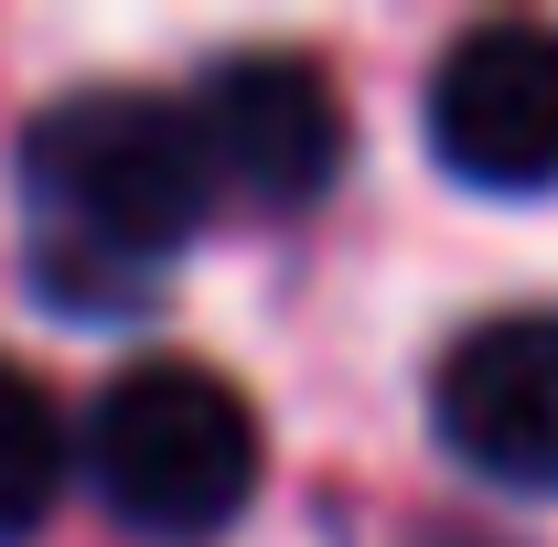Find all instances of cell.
<instances>
[{
	"mask_svg": "<svg viewBox=\"0 0 558 547\" xmlns=\"http://www.w3.org/2000/svg\"><path fill=\"white\" fill-rule=\"evenodd\" d=\"M65 473H75V429H65V409H54V387L0 354V547H22L54 515Z\"/></svg>",
	"mask_w": 558,
	"mask_h": 547,
	"instance_id": "obj_6",
	"label": "cell"
},
{
	"mask_svg": "<svg viewBox=\"0 0 558 547\" xmlns=\"http://www.w3.org/2000/svg\"><path fill=\"white\" fill-rule=\"evenodd\" d=\"M194 130H205L215 194H236V205H258V215L323 205L344 183V150H354L344 86L312 65V54H226V65H205Z\"/></svg>",
	"mask_w": 558,
	"mask_h": 547,
	"instance_id": "obj_4",
	"label": "cell"
},
{
	"mask_svg": "<svg viewBox=\"0 0 558 547\" xmlns=\"http://www.w3.org/2000/svg\"><path fill=\"white\" fill-rule=\"evenodd\" d=\"M22 205H33V247L54 258L44 290L86 301V279L150 290L172 269L215 194L194 97H150V86H75L22 130Z\"/></svg>",
	"mask_w": 558,
	"mask_h": 547,
	"instance_id": "obj_1",
	"label": "cell"
},
{
	"mask_svg": "<svg viewBox=\"0 0 558 547\" xmlns=\"http://www.w3.org/2000/svg\"><path fill=\"white\" fill-rule=\"evenodd\" d=\"M440 451L494 494H558V312H494L429 365Z\"/></svg>",
	"mask_w": 558,
	"mask_h": 547,
	"instance_id": "obj_5",
	"label": "cell"
},
{
	"mask_svg": "<svg viewBox=\"0 0 558 547\" xmlns=\"http://www.w3.org/2000/svg\"><path fill=\"white\" fill-rule=\"evenodd\" d=\"M418 547H505V537H418Z\"/></svg>",
	"mask_w": 558,
	"mask_h": 547,
	"instance_id": "obj_7",
	"label": "cell"
},
{
	"mask_svg": "<svg viewBox=\"0 0 558 547\" xmlns=\"http://www.w3.org/2000/svg\"><path fill=\"white\" fill-rule=\"evenodd\" d=\"M75 473L97 483V505L130 537L205 547L258 505L269 440H258V409L215 365H194V354H140V365H119L97 387V409L75 418Z\"/></svg>",
	"mask_w": 558,
	"mask_h": 547,
	"instance_id": "obj_2",
	"label": "cell"
},
{
	"mask_svg": "<svg viewBox=\"0 0 558 547\" xmlns=\"http://www.w3.org/2000/svg\"><path fill=\"white\" fill-rule=\"evenodd\" d=\"M418 130L473 194H558V22H473L429 65Z\"/></svg>",
	"mask_w": 558,
	"mask_h": 547,
	"instance_id": "obj_3",
	"label": "cell"
}]
</instances>
